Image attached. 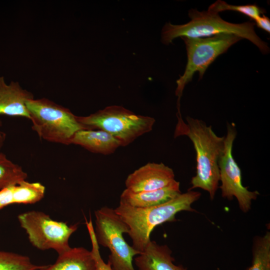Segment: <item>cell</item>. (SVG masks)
Here are the masks:
<instances>
[{
	"label": "cell",
	"instance_id": "1",
	"mask_svg": "<svg viewBox=\"0 0 270 270\" xmlns=\"http://www.w3.org/2000/svg\"><path fill=\"white\" fill-rule=\"evenodd\" d=\"M174 136H188L196 152V174L192 178L191 188H202L208 192L211 200L214 198L220 182L218 162L222 152L225 136H219L211 126L198 119L186 116V122L178 118Z\"/></svg>",
	"mask_w": 270,
	"mask_h": 270
},
{
	"label": "cell",
	"instance_id": "2",
	"mask_svg": "<svg viewBox=\"0 0 270 270\" xmlns=\"http://www.w3.org/2000/svg\"><path fill=\"white\" fill-rule=\"evenodd\" d=\"M200 196V192L188 190L158 206L138 208L120 202L114 210L128 227L132 246L142 252L150 240V235L155 227L165 222L176 221V215L180 212H195L192 204Z\"/></svg>",
	"mask_w": 270,
	"mask_h": 270
},
{
	"label": "cell",
	"instance_id": "3",
	"mask_svg": "<svg viewBox=\"0 0 270 270\" xmlns=\"http://www.w3.org/2000/svg\"><path fill=\"white\" fill-rule=\"evenodd\" d=\"M188 16L190 20L186 24L178 25L168 22L164 24L161 35V40L164 44H168L178 37L199 38L232 34L250 40L263 54L270 52L268 44L262 40L255 32L254 22H229L222 19L218 13L209 9L202 12L192 9L188 12Z\"/></svg>",
	"mask_w": 270,
	"mask_h": 270
},
{
	"label": "cell",
	"instance_id": "4",
	"mask_svg": "<svg viewBox=\"0 0 270 270\" xmlns=\"http://www.w3.org/2000/svg\"><path fill=\"white\" fill-rule=\"evenodd\" d=\"M26 105L32 128L43 140L70 144L76 132L87 130L69 109L46 98L28 100Z\"/></svg>",
	"mask_w": 270,
	"mask_h": 270
},
{
	"label": "cell",
	"instance_id": "5",
	"mask_svg": "<svg viewBox=\"0 0 270 270\" xmlns=\"http://www.w3.org/2000/svg\"><path fill=\"white\" fill-rule=\"evenodd\" d=\"M87 130H101L114 137L126 146L152 130L154 118L138 114L120 106H108L88 116H77Z\"/></svg>",
	"mask_w": 270,
	"mask_h": 270
},
{
	"label": "cell",
	"instance_id": "6",
	"mask_svg": "<svg viewBox=\"0 0 270 270\" xmlns=\"http://www.w3.org/2000/svg\"><path fill=\"white\" fill-rule=\"evenodd\" d=\"M96 226L94 228L98 245L110 251L108 262L113 270H135L132 260L134 256L141 252L130 246L124 238L129 228L114 210L103 206L94 211Z\"/></svg>",
	"mask_w": 270,
	"mask_h": 270
},
{
	"label": "cell",
	"instance_id": "7",
	"mask_svg": "<svg viewBox=\"0 0 270 270\" xmlns=\"http://www.w3.org/2000/svg\"><path fill=\"white\" fill-rule=\"evenodd\" d=\"M186 45L187 64L184 74L176 80L175 91L178 96L177 106L185 86L190 82L196 72L202 79L208 67L220 54L226 52L234 44L242 38L232 34H220L210 37L180 38Z\"/></svg>",
	"mask_w": 270,
	"mask_h": 270
},
{
	"label": "cell",
	"instance_id": "8",
	"mask_svg": "<svg viewBox=\"0 0 270 270\" xmlns=\"http://www.w3.org/2000/svg\"><path fill=\"white\" fill-rule=\"evenodd\" d=\"M22 228L26 232L32 244L40 250L52 249L58 254L71 247L68 240L78 228V224L68 226L55 220L49 215L38 210H30L18 216Z\"/></svg>",
	"mask_w": 270,
	"mask_h": 270
},
{
	"label": "cell",
	"instance_id": "9",
	"mask_svg": "<svg viewBox=\"0 0 270 270\" xmlns=\"http://www.w3.org/2000/svg\"><path fill=\"white\" fill-rule=\"evenodd\" d=\"M236 136L234 126L228 123L224 148L218 162L222 184L220 188L223 198L228 200L236 198L240 208L242 212H247L251 208L252 200H256L260 193L256 190H249L242 184L241 170L232 155L233 144Z\"/></svg>",
	"mask_w": 270,
	"mask_h": 270
},
{
	"label": "cell",
	"instance_id": "10",
	"mask_svg": "<svg viewBox=\"0 0 270 270\" xmlns=\"http://www.w3.org/2000/svg\"><path fill=\"white\" fill-rule=\"evenodd\" d=\"M174 180L172 168L162 162H148L130 174L125 185L134 192L150 191L163 188Z\"/></svg>",
	"mask_w": 270,
	"mask_h": 270
},
{
	"label": "cell",
	"instance_id": "11",
	"mask_svg": "<svg viewBox=\"0 0 270 270\" xmlns=\"http://www.w3.org/2000/svg\"><path fill=\"white\" fill-rule=\"evenodd\" d=\"M32 98V94L23 89L18 82L7 84L4 78L0 77V116L24 117L30 120L26 103ZM2 125L0 120V126Z\"/></svg>",
	"mask_w": 270,
	"mask_h": 270
},
{
	"label": "cell",
	"instance_id": "12",
	"mask_svg": "<svg viewBox=\"0 0 270 270\" xmlns=\"http://www.w3.org/2000/svg\"><path fill=\"white\" fill-rule=\"evenodd\" d=\"M181 194L180 183L175 180L168 186L154 190L134 192L125 189L120 202L135 208H150L166 202Z\"/></svg>",
	"mask_w": 270,
	"mask_h": 270
},
{
	"label": "cell",
	"instance_id": "13",
	"mask_svg": "<svg viewBox=\"0 0 270 270\" xmlns=\"http://www.w3.org/2000/svg\"><path fill=\"white\" fill-rule=\"evenodd\" d=\"M172 252L166 245H160L151 240L144 250L134 258L138 270H187L174 264Z\"/></svg>",
	"mask_w": 270,
	"mask_h": 270
},
{
	"label": "cell",
	"instance_id": "14",
	"mask_svg": "<svg viewBox=\"0 0 270 270\" xmlns=\"http://www.w3.org/2000/svg\"><path fill=\"white\" fill-rule=\"evenodd\" d=\"M45 186L38 182L24 180L0 190V210L12 204H32L40 200Z\"/></svg>",
	"mask_w": 270,
	"mask_h": 270
},
{
	"label": "cell",
	"instance_id": "15",
	"mask_svg": "<svg viewBox=\"0 0 270 270\" xmlns=\"http://www.w3.org/2000/svg\"><path fill=\"white\" fill-rule=\"evenodd\" d=\"M70 144L80 146L94 153L108 155L121 146L119 141L101 130H82L76 133Z\"/></svg>",
	"mask_w": 270,
	"mask_h": 270
},
{
	"label": "cell",
	"instance_id": "16",
	"mask_svg": "<svg viewBox=\"0 0 270 270\" xmlns=\"http://www.w3.org/2000/svg\"><path fill=\"white\" fill-rule=\"evenodd\" d=\"M39 270H97L91 251L83 247L70 248L58 254L52 264L44 265Z\"/></svg>",
	"mask_w": 270,
	"mask_h": 270
},
{
	"label": "cell",
	"instance_id": "17",
	"mask_svg": "<svg viewBox=\"0 0 270 270\" xmlns=\"http://www.w3.org/2000/svg\"><path fill=\"white\" fill-rule=\"evenodd\" d=\"M246 270H270V232L256 236L253 241L251 265Z\"/></svg>",
	"mask_w": 270,
	"mask_h": 270
},
{
	"label": "cell",
	"instance_id": "18",
	"mask_svg": "<svg viewBox=\"0 0 270 270\" xmlns=\"http://www.w3.org/2000/svg\"><path fill=\"white\" fill-rule=\"evenodd\" d=\"M28 174L22 166L0 153V190L26 180Z\"/></svg>",
	"mask_w": 270,
	"mask_h": 270
},
{
	"label": "cell",
	"instance_id": "19",
	"mask_svg": "<svg viewBox=\"0 0 270 270\" xmlns=\"http://www.w3.org/2000/svg\"><path fill=\"white\" fill-rule=\"evenodd\" d=\"M44 266L34 264L26 256L0 250V270H39Z\"/></svg>",
	"mask_w": 270,
	"mask_h": 270
},
{
	"label": "cell",
	"instance_id": "20",
	"mask_svg": "<svg viewBox=\"0 0 270 270\" xmlns=\"http://www.w3.org/2000/svg\"><path fill=\"white\" fill-rule=\"evenodd\" d=\"M208 9L217 13L225 10L235 11L240 12L254 20L260 16V14H264L265 12L264 10L256 4L234 6L228 4L221 0H218L212 4Z\"/></svg>",
	"mask_w": 270,
	"mask_h": 270
},
{
	"label": "cell",
	"instance_id": "21",
	"mask_svg": "<svg viewBox=\"0 0 270 270\" xmlns=\"http://www.w3.org/2000/svg\"><path fill=\"white\" fill-rule=\"evenodd\" d=\"M86 224L92 243L91 252L94 260L97 270H113L110 264L106 263L102 258L99 245L96 241L94 228L91 218L89 221L86 220Z\"/></svg>",
	"mask_w": 270,
	"mask_h": 270
},
{
	"label": "cell",
	"instance_id": "22",
	"mask_svg": "<svg viewBox=\"0 0 270 270\" xmlns=\"http://www.w3.org/2000/svg\"><path fill=\"white\" fill-rule=\"evenodd\" d=\"M254 24L256 26L270 33V20L264 14H262L254 20Z\"/></svg>",
	"mask_w": 270,
	"mask_h": 270
},
{
	"label": "cell",
	"instance_id": "23",
	"mask_svg": "<svg viewBox=\"0 0 270 270\" xmlns=\"http://www.w3.org/2000/svg\"><path fill=\"white\" fill-rule=\"evenodd\" d=\"M6 139V134L0 130V150L2 147Z\"/></svg>",
	"mask_w": 270,
	"mask_h": 270
}]
</instances>
